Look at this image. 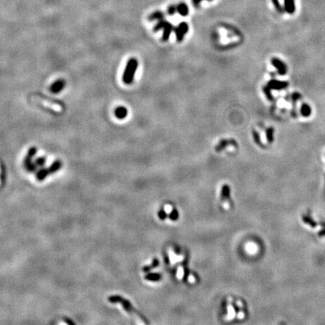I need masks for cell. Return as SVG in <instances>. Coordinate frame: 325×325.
<instances>
[{
    "label": "cell",
    "mask_w": 325,
    "mask_h": 325,
    "mask_svg": "<svg viewBox=\"0 0 325 325\" xmlns=\"http://www.w3.org/2000/svg\"><path fill=\"white\" fill-rule=\"evenodd\" d=\"M202 0H193V3L195 6H198L200 5V3L201 2Z\"/></svg>",
    "instance_id": "cell-31"
},
{
    "label": "cell",
    "mask_w": 325,
    "mask_h": 325,
    "mask_svg": "<svg viewBox=\"0 0 325 325\" xmlns=\"http://www.w3.org/2000/svg\"><path fill=\"white\" fill-rule=\"evenodd\" d=\"M163 17H164V14H163V12L155 11L149 16L148 19H149V20H151V21L156 20H161V19H163Z\"/></svg>",
    "instance_id": "cell-17"
},
{
    "label": "cell",
    "mask_w": 325,
    "mask_h": 325,
    "mask_svg": "<svg viewBox=\"0 0 325 325\" xmlns=\"http://www.w3.org/2000/svg\"><path fill=\"white\" fill-rule=\"evenodd\" d=\"M158 263H159V262H158V261H157V259H155L154 261V262H153V263L152 264V266H147V267H145V268H144V270H145V272L148 271V270H152V269L156 267V266H158Z\"/></svg>",
    "instance_id": "cell-27"
},
{
    "label": "cell",
    "mask_w": 325,
    "mask_h": 325,
    "mask_svg": "<svg viewBox=\"0 0 325 325\" xmlns=\"http://www.w3.org/2000/svg\"><path fill=\"white\" fill-rule=\"evenodd\" d=\"M233 145V146H236L237 143L233 139H221V141L218 142V144L215 146V152H221V151L224 150L226 146H228V145Z\"/></svg>",
    "instance_id": "cell-8"
},
{
    "label": "cell",
    "mask_w": 325,
    "mask_h": 325,
    "mask_svg": "<svg viewBox=\"0 0 325 325\" xmlns=\"http://www.w3.org/2000/svg\"><path fill=\"white\" fill-rule=\"evenodd\" d=\"M114 113H115V117H117V119L123 120V119L126 118V117H127L128 110L127 108L124 106H117V108H115Z\"/></svg>",
    "instance_id": "cell-10"
},
{
    "label": "cell",
    "mask_w": 325,
    "mask_h": 325,
    "mask_svg": "<svg viewBox=\"0 0 325 325\" xmlns=\"http://www.w3.org/2000/svg\"><path fill=\"white\" fill-rule=\"evenodd\" d=\"M303 221H304L306 224H310V225L313 226H315V224H314V221H312V218H310V216H304V217H303Z\"/></svg>",
    "instance_id": "cell-28"
},
{
    "label": "cell",
    "mask_w": 325,
    "mask_h": 325,
    "mask_svg": "<svg viewBox=\"0 0 325 325\" xmlns=\"http://www.w3.org/2000/svg\"><path fill=\"white\" fill-rule=\"evenodd\" d=\"M272 2H273V5L275 6V9L279 11V13H280V14L284 13V8L282 6V5H281L279 0H272Z\"/></svg>",
    "instance_id": "cell-25"
},
{
    "label": "cell",
    "mask_w": 325,
    "mask_h": 325,
    "mask_svg": "<svg viewBox=\"0 0 325 325\" xmlns=\"http://www.w3.org/2000/svg\"><path fill=\"white\" fill-rule=\"evenodd\" d=\"M173 30V25H172L170 23H169V22L166 23V24L165 25L164 27H163V36H162L163 42H166L168 41Z\"/></svg>",
    "instance_id": "cell-11"
},
{
    "label": "cell",
    "mask_w": 325,
    "mask_h": 325,
    "mask_svg": "<svg viewBox=\"0 0 325 325\" xmlns=\"http://www.w3.org/2000/svg\"><path fill=\"white\" fill-rule=\"evenodd\" d=\"M138 60L136 58L132 57L129 59L126 65L125 69L123 74V82L126 85H130L133 82L136 75L137 68H138Z\"/></svg>",
    "instance_id": "cell-1"
},
{
    "label": "cell",
    "mask_w": 325,
    "mask_h": 325,
    "mask_svg": "<svg viewBox=\"0 0 325 325\" xmlns=\"http://www.w3.org/2000/svg\"><path fill=\"white\" fill-rule=\"evenodd\" d=\"M274 128L270 127L266 130V139L269 143H272L274 140Z\"/></svg>",
    "instance_id": "cell-19"
},
{
    "label": "cell",
    "mask_w": 325,
    "mask_h": 325,
    "mask_svg": "<svg viewBox=\"0 0 325 325\" xmlns=\"http://www.w3.org/2000/svg\"><path fill=\"white\" fill-rule=\"evenodd\" d=\"M230 192H231V190H230V187L228 185L223 186L222 191H221V200L223 202L228 201L230 200Z\"/></svg>",
    "instance_id": "cell-14"
},
{
    "label": "cell",
    "mask_w": 325,
    "mask_h": 325,
    "mask_svg": "<svg viewBox=\"0 0 325 325\" xmlns=\"http://www.w3.org/2000/svg\"><path fill=\"white\" fill-rule=\"evenodd\" d=\"M177 11L182 16H187L188 15L189 12L188 7H187V5L184 4V3H181V4H179L178 7H177Z\"/></svg>",
    "instance_id": "cell-15"
},
{
    "label": "cell",
    "mask_w": 325,
    "mask_h": 325,
    "mask_svg": "<svg viewBox=\"0 0 325 325\" xmlns=\"http://www.w3.org/2000/svg\"><path fill=\"white\" fill-rule=\"evenodd\" d=\"M45 159L44 157L38 158L36 161V164L37 165V166H43V165L45 164Z\"/></svg>",
    "instance_id": "cell-30"
},
{
    "label": "cell",
    "mask_w": 325,
    "mask_h": 325,
    "mask_svg": "<svg viewBox=\"0 0 325 325\" xmlns=\"http://www.w3.org/2000/svg\"><path fill=\"white\" fill-rule=\"evenodd\" d=\"M177 11L176 7H175V5H172V6L169 7V8H168L167 13L169 15H174V14L175 13V11Z\"/></svg>",
    "instance_id": "cell-29"
},
{
    "label": "cell",
    "mask_w": 325,
    "mask_h": 325,
    "mask_svg": "<svg viewBox=\"0 0 325 325\" xmlns=\"http://www.w3.org/2000/svg\"><path fill=\"white\" fill-rule=\"evenodd\" d=\"M272 64L273 65V66L277 69L278 71V74L280 75H284L287 73L288 68L286 64L284 63L283 61L281 60L279 58H273L271 59Z\"/></svg>",
    "instance_id": "cell-6"
},
{
    "label": "cell",
    "mask_w": 325,
    "mask_h": 325,
    "mask_svg": "<svg viewBox=\"0 0 325 325\" xmlns=\"http://www.w3.org/2000/svg\"><path fill=\"white\" fill-rule=\"evenodd\" d=\"M169 218L171 219L172 221H176L177 219L178 218V212H177L176 210H173V212H172L171 213H170Z\"/></svg>",
    "instance_id": "cell-26"
},
{
    "label": "cell",
    "mask_w": 325,
    "mask_h": 325,
    "mask_svg": "<svg viewBox=\"0 0 325 325\" xmlns=\"http://www.w3.org/2000/svg\"><path fill=\"white\" fill-rule=\"evenodd\" d=\"M35 99L40 104L43 105L45 107L49 108L50 109L54 111V112H58V113H61V112H63V106L62 105L58 104L57 103H54V102L51 101V100L45 99V98L41 97V96H35Z\"/></svg>",
    "instance_id": "cell-3"
},
{
    "label": "cell",
    "mask_w": 325,
    "mask_h": 325,
    "mask_svg": "<svg viewBox=\"0 0 325 325\" xmlns=\"http://www.w3.org/2000/svg\"><path fill=\"white\" fill-rule=\"evenodd\" d=\"M61 166H62V163H61V161L57 160L48 168L49 171H50L51 173H55V172H57V170H59Z\"/></svg>",
    "instance_id": "cell-18"
},
{
    "label": "cell",
    "mask_w": 325,
    "mask_h": 325,
    "mask_svg": "<svg viewBox=\"0 0 325 325\" xmlns=\"http://www.w3.org/2000/svg\"><path fill=\"white\" fill-rule=\"evenodd\" d=\"M300 98H301V95H300L299 93H297V92L294 93V94H292V96H291V99H292V103H293V112H292L293 115H294V110L296 111V101H297L298 99H300Z\"/></svg>",
    "instance_id": "cell-20"
},
{
    "label": "cell",
    "mask_w": 325,
    "mask_h": 325,
    "mask_svg": "<svg viewBox=\"0 0 325 325\" xmlns=\"http://www.w3.org/2000/svg\"><path fill=\"white\" fill-rule=\"evenodd\" d=\"M65 86H66L65 81L63 79H59V80H57V81L52 84V85L50 87V90L52 94H58V93L61 92L63 90Z\"/></svg>",
    "instance_id": "cell-9"
},
{
    "label": "cell",
    "mask_w": 325,
    "mask_h": 325,
    "mask_svg": "<svg viewBox=\"0 0 325 325\" xmlns=\"http://www.w3.org/2000/svg\"><path fill=\"white\" fill-rule=\"evenodd\" d=\"M49 174H51V173H50V171H49L48 168L42 169L39 170L38 173H37V178H38L39 181H42L46 178Z\"/></svg>",
    "instance_id": "cell-16"
},
{
    "label": "cell",
    "mask_w": 325,
    "mask_h": 325,
    "mask_svg": "<svg viewBox=\"0 0 325 325\" xmlns=\"http://www.w3.org/2000/svg\"><path fill=\"white\" fill-rule=\"evenodd\" d=\"M267 86L271 90H283L287 88L288 86V83L287 81H279L276 79H272L268 82Z\"/></svg>",
    "instance_id": "cell-7"
},
{
    "label": "cell",
    "mask_w": 325,
    "mask_h": 325,
    "mask_svg": "<svg viewBox=\"0 0 325 325\" xmlns=\"http://www.w3.org/2000/svg\"><path fill=\"white\" fill-rule=\"evenodd\" d=\"M36 152L37 149L36 147H31L29 150V152H28L25 160H24V166H25L26 169L29 172H34L37 168V165L33 164L32 163V159H33V156L36 154Z\"/></svg>",
    "instance_id": "cell-4"
},
{
    "label": "cell",
    "mask_w": 325,
    "mask_h": 325,
    "mask_svg": "<svg viewBox=\"0 0 325 325\" xmlns=\"http://www.w3.org/2000/svg\"><path fill=\"white\" fill-rule=\"evenodd\" d=\"M263 93H264L265 96H266V98H267L269 100H270V101H273V100L274 99V97H273V94H272L271 89H270L268 86H265V87H263Z\"/></svg>",
    "instance_id": "cell-21"
},
{
    "label": "cell",
    "mask_w": 325,
    "mask_h": 325,
    "mask_svg": "<svg viewBox=\"0 0 325 325\" xmlns=\"http://www.w3.org/2000/svg\"><path fill=\"white\" fill-rule=\"evenodd\" d=\"M166 23H167V21L163 20V19L160 20L159 22H158L157 24L154 26V32H157L159 30H160V29H163V27H164L165 25L166 24Z\"/></svg>",
    "instance_id": "cell-22"
},
{
    "label": "cell",
    "mask_w": 325,
    "mask_h": 325,
    "mask_svg": "<svg viewBox=\"0 0 325 325\" xmlns=\"http://www.w3.org/2000/svg\"><path fill=\"white\" fill-rule=\"evenodd\" d=\"M145 279L148 281H153V282H156V281L160 280L161 279V275L158 273H154V274H150V275H147V276H145Z\"/></svg>",
    "instance_id": "cell-24"
},
{
    "label": "cell",
    "mask_w": 325,
    "mask_h": 325,
    "mask_svg": "<svg viewBox=\"0 0 325 325\" xmlns=\"http://www.w3.org/2000/svg\"><path fill=\"white\" fill-rule=\"evenodd\" d=\"M252 135H253V138H254V142H255V143L257 144V145H259V146H263V144L262 142H261V137H260V135L259 133H257V131L256 130H253L252 131Z\"/></svg>",
    "instance_id": "cell-23"
},
{
    "label": "cell",
    "mask_w": 325,
    "mask_h": 325,
    "mask_svg": "<svg viewBox=\"0 0 325 325\" xmlns=\"http://www.w3.org/2000/svg\"><path fill=\"white\" fill-rule=\"evenodd\" d=\"M189 29L188 24L186 22H182L175 29V36H176L177 42H182L183 41L184 36L187 33Z\"/></svg>",
    "instance_id": "cell-5"
},
{
    "label": "cell",
    "mask_w": 325,
    "mask_h": 325,
    "mask_svg": "<svg viewBox=\"0 0 325 325\" xmlns=\"http://www.w3.org/2000/svg\"><path fill=\"white\" fill-rule=\"evenodd\" d=\"M108 301H109L110 303H120L123 306V308H124L130 315L138 318V313H137L136 311L133 309V306H132L131 303H130L128 300L124 299V298L119 296H112L108 297Z\"/></svg>",
    "instance_id": "cell-2"
},
{
    "label": "cell",
    "mask_w": 325,
    "mask_h": 325,
    "mask_svg": "<svg viewBox=\"0 0 325 325\" xmlns=\"http://www.w3.org/2000/svg\"><path fill=\"white\" fill-rule=\"evenodd\" d=\"M284 8L285 11L289 15H293L296 11L294 0H284Z\"/></svg>",
    "instance_id": "cell-12"
},
{
    "label": "cell",
    "mask_w": 325,
    "mask_h": 325,
    "mask_svg": "<svg viewBox=\"0 0 325 325\" xmlns=\"http://www.w3.org/2000/svg\"><path fill=\"white\" fill-rule=\"evenodd\" d=\"M300 113L303 117H310L311 114H312V108H311L310 105L306 104V103H303L301 105V108H300Z\"/></svg>",
    "instance_id": "cell-13"
},
{
    "label": "cell",
    "mask_w": 325,
    "mask_h": 325,
    "mask_svg": "<svg viewBox=\"0 0 325 325\" xmlns=\"http://www.w3.org/2000/svg\"><path fill=\"white\" fill-rule=\"evenodd\" d=\"M209 1H212V0H209Z\"/></svg>",
    "instance_id": "cell-32"
}]
</instances>
